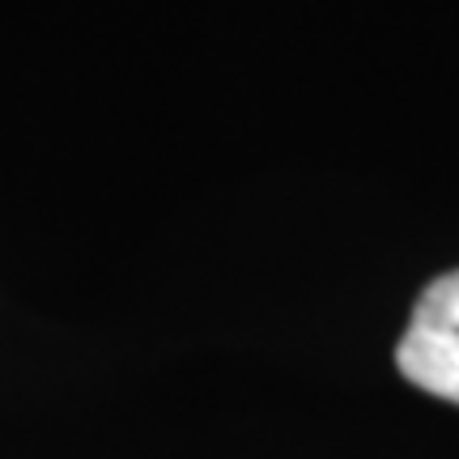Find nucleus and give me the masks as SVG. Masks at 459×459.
I'll return each mask as SVG.
<instances>
[{
    "label": "nucleus",
    "instance_id": "obj_1",
    "mask_svg": "<svg viewBox=\"0 0 459 459\" xmlns=\"http://www.w3.org/2000/svg\"><path fill=\"white\" fill-rule=\"evenodd\" d=\"M395 366L412 387L459 404V268L429 281L417 298L409 332L395 344Z\"/></svg>",
    "mask_w": 459,
    "mask_h": 459
}]
</instances>
